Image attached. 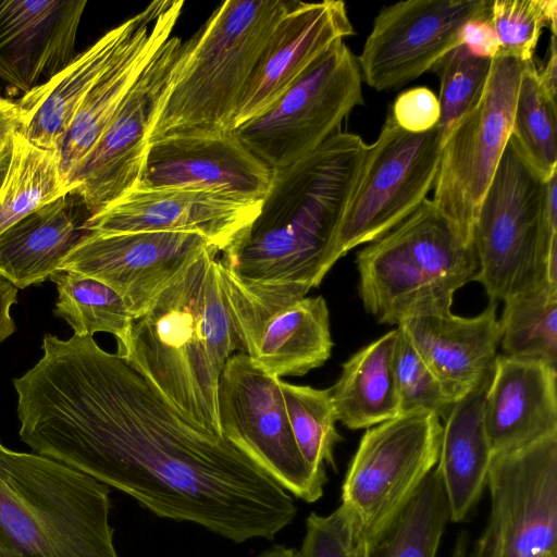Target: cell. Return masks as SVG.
I'll use <instances>...</instances> for the list:
<instances>
[{
    "label": "cell",
    "mask_w": 557,
    "mask_h": 557,
    "mask_svg": "<svg viewBox=\"0 0 557 557\" xmlns=\"http://www.w3.org/2000/svg\"><path fill=\"white\" fill-rule=\"evenodd\" d=\"M42 357L13 380L20 437L136 499L158 517L234 543L289 525L292 495L222 435L176 410L126 359L92 336L46 334Z\"/></svg>",
    "instance_id": "cell-1"
},
{
    "label": "cell",
    "mask_w": 557,
    "mask_h": 557,
    "mask_svg": "<svg viewBox=\"0 0 557 557\" xmlns=\"http://www.w3.org/2000/svg\"><path fill=\"white\" fill-rule=\"evenodd\" d=\"M337 132L297 162L272 170L253 221L222 252V275L253 296L306 297L335 264L334 246L368 151Z\"/></svg>",
    "instance_id": "cell-2"
},
{
    "label": "cell",
    "mask_w": 557,
    "mask_h": 557,
    "mask_svg": "<svg viewBox=\"0 0 557 557\" xmlns=\"http://www.w3.org/2000/svg\"><path fill=\"white\" fill-rule=\"evenodd\" d=\"M218 253L207 246L185 263L134 320L120 356L184 417L221 435L219 380L243 346Z\"/></svg>",
    "instance_id": "cell-3"
},
{
    "label": "cell",
    "mask_w": 557,
    "mask_h": 557,
    "mask_svg": "<svg viewBox=\"0 0 557 557\" xmlns=\"http://www.w3.org/2000/svg\"><path fill=\"white\" fill-rule=\"evenodd\" d=\"M109 487L0 441V557H119Z\"/></svg>",
    "instance_id": "cell-4"
},
{
    "label": "cell",
    "mask_w": 557,
    "mask_h": 557,
    "mask_svg": "<svg viewBox=\"0 0 557 557\" xmlns=\"http://www.w3.org/2000/svg\"><path fill=\"white\" fill-rule=\"evenodd\" d=\"M296 1L228 0L183 42L148 144L232 131L239 99L273 29Z\"/></svg>",
    "instance_id": "cell-5"
},
{
    "label": "cell",
    "mask_w": 557,
    "mask_h": 557,
    "mask_svg": "<svg viewBox=\"0 0 557 557\" xmlns=\"http://www.w3.org/2000/svg\"><path fill=\"white\" fill-rule=\"evenodd\" d=\"M359 296L380 323L399 325L450 312L457 289L473 280L478 259L446 218L425 199L356 258Z\"/></svg>",
    "instance_id": "cell-6"
},
{
    "label": "cell",
    "mask_w": 557,
    "mask_h": 557,
    "mask_svg": "<svg viewBox=\"0 0 557 557\" xmlns=\"http://www.w3.org/2000/svg\"><path fill=\"white\" fill-rule=\"evenodd\" d=\"M545 183L510 138L480 203L472 231L478 271L490 302L542 282L557 285V219L543 210Z\"/></svg>",
    "instance_id": "cell-7"
},
{
    "label": "cell",
    "mask_w": 557,
    "mask_h": 557,
    "mask_svg": "<svg viewBox=\"0 0 557 557\" xmlns=\"http://www.w3.org/2000/svg\"><path fill=\"white\" fill-rule=\"evenodd\" d=\"M361 83L357 57L337 40L276 101L233 131L268 168H286L337 133L363 104Z\"/></svg>",
    "instance_id": "cell-8"
},
{
    "label": "cell",
    "mask_w": 557,
    "mask_h": 557,
    "mask_svg": "<svg viewBox=\"0 0 557 557\" xmlns=\"http://www.w3.org/2000/svg\"><path fill=\"white\" fill-rule=\"evenodd\" d=\"M522 70L523 63L513 57H494L481 98L444 139L431 201L468 243L511 135Z\"/></svg>",
    "instance_id": "cell-9"
},
{
    "label": "cell",
    "mask_w": 557,
    "mask_h": 557,
    "mask_svg": "<svg viewBox=\"0 0 557 557\" xmlns=\"http://www.w3.org/2000/svg\"><path fill=\"white\" fill-rule=\"evenodd\" d=\"M444 136L437 127L413 134L391 112L369 145L354 193L339 225L333 259L371 243L413 213L433 189Z\"/></svg>",
    "instance_id": "cell-10"
},
{
    "label": "cell",
    "mask_w": 557,
    "mask_h": 557,
    "mask_svg": "<svg viewBox=\"0 0 557 557\" xmlns=\"http://www.w3.org/2000/svg\"><path fill=\"white\" fill-rule=\"evenodd\" d=\"M221 435L240 449L290 495L307 503L323 495L325 472L301 456L288 421L281 379L244 352L225 362L218 386Z\"/></svg>",
    "instance_id": "cell-11"
},
{
    "label": "cell",
    "mask_w": 557,
    "mask_h": 557,
    "mask_svg": "<svg viewBox=\"0 0 557 557\" xmlns=\"http://www.w3.org/2000/svg\"><path fill=\"white\" fill-rule=\"evenodd\" d=\"M491 510L469 557H557V434L493 456Z\"/></svg>",
    "instance_id": "cell-12"
},
{
    "label": "cell",
    "mask_w": 557,
    "mask_h": 557,
    "mask_svg": "<svg viewBox=\"0 0 557 557\" xmlns=\"http://www.w3.org/2000/svg\"><path fill=\"white\" fill-rule=\"evenodd\" d=\"M442 424L434 413L399 416L362 435L342 487V504L369 542L407 503L438 460Z\"/></svg>",
    "instance_id": "cell-13"
},
{
    "label": "cell",
    "mask_w": 557,
    "mask_h": 557,
    "mask_svg": "<svg viewBox=\"0 0 557 557\" xmlns=\"http://www.w3.org/2000/svg\"><path fill=\"white\" fill-rule=\"evenodd\" d=\"M490 4L487 0H408L382 8L357 57L362 81L383 91L418 78L461 45L465 25L488 14Z\"/></svg>",
    "instance_id": "cell-14"
},
{
    "label": "cell",
    "mask_w": 557,
    "mask_h": 557,
    "mask_svg": "<svg viewBox=\"0 0 557 557\" xmlns=\"http://www.w3.org/2000/svg\"><path fill=\"white\" fill-rule=\"evenodd\" d=\"M182 44L180 37L171 36L159 48L71 177L69 190H76L92 214L139 184L148 138L166 97Z\"/></svg>",
    "instance_id": "cell-15"
},
{
    "label": "cell",
    "mask_w": 557,
    "mask_h": 557,
    "mask_svg": "<svg viewBox=\"0 0 557 557\" xmlns=\"http://www.w3.org/2000/svg\"><path fill=\"white\" fill-rule=\"evenodd\" d=\"M223 281L243 351L268 374L301 376L331 357L330 314L322 296L272 300Z\"/></svg>",
    "instance_id": "cell-16"
},
{
    "label": "cell",
    "mask_w": 557,
    "mask_h": 557,
    "mask_svg": "<svg viewBox=\"0 0 557 557\" xmlns=\"http://www.w3.org/2000/svg\"><path fill=\"white\" fill-rule=\"evenodd\" d=\"M207 246L212 245L205 236L190 232L91 233L70 252L60 270L109 285L137 319L185 263Z\"/></svg>",
    "instance_id": "cell-17"
},
{
    "label": "cell",
    "mask_w": 557,
    "mask_h": 557,
    "mask_svg": "<svg viewBox=\"0 0 557 557\" xmlns=\"http://www.w3.org/2000/svg\"><path fill=\"white\" fill-rule=\"evenodd\" d=\"M261 202L188 187H135L94 213L88 230L198 233L223 252L253 221Z\"/></svg>",
    "instance_id": "cell-18"
},
{
    "label": "cell",
    "mask_w": 557,
    "mask_h": 557,
    "mask_svg": "<svg viewBox=\"0 0 557 557\" xmlns=\"http://www.w3.org/2000/svg\"><path fill=\"white\" fill-rule=\"evenodd\" d=\"M271 178L272 170L234 131L181 133L148 144L136 187H188L262 200Z\"/></svg>",
    "instance_id": "cell-19"
},
{
    "label": "cell",
    "mask_w": 557,
    "mask_h": 557,
    "mask_svg": "<svg viewBox=\"0 0 557 557\" xmlns=\"http://www.w3.org/2000/svg\"><path fill=\"white\" fill-rule=\"evenodd\" d=\"M86 0H0V97L17 100L77 55Z\"/></svg>",
    "instance_id": "cell-20"
},
{
    "label": "cell",
    "mask_w": 557,
    "mask_h": 557,
    "mask_svg": "<svg viewBox=\"0 0 557 557\" xmlns=\"http://www.w3.org/2000/svg\"><path fill=\"white\" fill-rule=\"evenodd\" d=\"M354 33L343 1H296L259 57L239 99L232 131L269 108L322 52Z\"/></svg>",
    "instance_id": "cell-21"
},
{
    "label": "cell",
    "mask_w": 557,
    "mask_h": 557,
    "mask_svg": "<svg viewBox=\"0 0 557 557\" xmlns=\"http://www.w3.org/2000/svg\"><path fill=\"white\" fill-rule=\"evenodd\" d=\"M170 1H153L139 14L110 29L48 82L15 100L18 133L35 146L59 151L84 98L127 44L137 27Z\"/></svg>",
    "instance_id": "cell-22"
},
{
    "label": "cell",
    "mask_w": 557,
    "mask_h": 557,
    "mask_svg": "<svg viewBox=\"0 0 557 557\" xmlns=\"http://www.w3.org/2000/svg\"><path fill=\"white\" fill-rule=\"evenodd\" d=\"M496 307L490 302L471 318L421 315L397 326L455 401L493 376L500 341Z\"/></svg>",
    "instance_id": "cell-23"
},
{
    "label": "cell",
    "mask_w": 557,
    "mask_h": 557,
    "mask_svg": "<svg viewBox=\"0 0 557 557\" xmlns=\"http://www.w3.org/2000/svg\"><path fill=\"white\" fill-rule=\"evenodd\" d=\"M556 379L548 364L497 356L483 405L493 456L557 434Z\"/></svg>",
    "instance_id": "cell-24"
},
{
    "label": "cell",
    "mask_w": 557,
    "mask_h": 557,
    "mask_svg": "<svg viewBox=\"0 0 557 557\" xmlns=\"http://www.w3.org/2000/svg\"><path fill=\"white\" fill-rule=\"evenodd\" d=\"M183 5V0L170 1L163 11L144 21L84 98L60 149L61 172L66 188L134 82L171 37Z\"/></svg>",
    "instance_id": "cell-25"
},
{
    "label": "cell",
    "mask_w": 557,
    "mask_h": 557,
    "mask_svg": "<svg viewBox=\"0 0 557 557\" xmlns=\"http://www.w3.org/2000/svg\"><path fill=\"white\" fill-rule=\"evenodd\" d=\"M91 215L71 189L8 227L0 234V277L17 289L49 278L91 234Z\"/></svg>",
    "instance_id": "cell-26"
},
{
    "label": "cell",
    "mask_w": 557,
    "mask_h": 557,
    "mask_svg": "<svg viewBox=\"0 0 557 557\" xmlns=\"http://www.w3.org/2000/svg\"><path fill=\"white\" fill-rule=\"evenodd\" d=\"M491 380L456 400L444 419L436 468L450 520L462 521L478 503L493 458L484 426V396Z\"/></svg>",
    "instance_id": "cell-27"
},
{
    "label": "cell",
    "mask_w": 557,
    "mask_h": 557,
    "mask_svg": "<svg viewBox=\"0 0 557 557\" xmlns=\"http://www.w3.org/2000/svg\"><path fill=\"white\" fill-rule=\"evenodd\" d=\"M392 330L351 356L330 387L337 421L350 430L369 429L399 417L394 377Z\"/></svg>",
    "instance_id": "cell-28"
},
{
    "label": "cell",
    "mask_w": 557,
    "mask_h": 557,
    "mask_svg": "<svg viewBox=\"0 0 557 557\" xmlns=\"http://www.w3.org/2000/svg\"><path fill=\"white\" fill-rule=\"evenodd\" d=\"M449 507L435 468L393 518L368 542L366 557H436Z\"/></svg>",
    "instance_id": "cell-29"
},
{
    "label": "cell",
    "mask_w": 557,
    "mask_h": 557,
    "mask_svg": "<svg viewBox=\"0 0 557 557\" xmlns=\"http://www.w3.org/2000/svg\"><path fill=\"white\" fill-rule=\"evenodd\" d=\"M66 191L60 152L41 149L15 132L0 186V234Z\"/></svg>",
    "instance_id": "cell-30"
},
{
    "label": "cell",
    "mask_w": 557,
    "mask_h": 557,
    "mask_svg": "<svg viewBox=\"0 0 557 557\" xmlns=\"http://www.w3.org/2000/svg\"><path fill=\"white\" fill-rule=\"evenodd\" d=\"M49 278L58 290L54 315L65 320L77 336L112 334L121 355L135 320L123 298L103 282L77 272L60 270Z\"/></svg>",
    "instance_id": "cell-31"
},
{
    "label": "cell",
    "mask_w": 557,
    "mask_h": 557,
    "mask_svg": "<svg viewBox=\"0 0 557 557\" xmlns=\"http://www.w3.org/2000/svg\"><path fill=\"white\" fill-rule=\"evenodd\" d=\"M504 304L498 325L505 356L557 369V285L542 282Z\"/></svg>",
    "instance_id": "cell-32"
},
{
    "label": "cell",
    "mask_w": 557,
    "mask_h": 557,
    "mask_svg": "<svg viewBox=\"0 0 557 557\" xmlns=\"http://www.w3.org/2000/svg\"><path fill=\"white\" fill-rule=\"evenodd\" d=\"M510 140L545 183L557 173V107L532 61L523 63Z\"/></svg>",
    "instance_id": "cell-33"
},
{
    "label": "cell",
    "mask_w": 557,
    "mask_h": 557,
    "mask_svg": "<svg viewBox=\"0 0 557 557\" xmlns=\"http://www.w3.org/2000/svg\"><path fill=\"white\" fill-rule=\"evenodd\" d=\"M281 389L295 442L306 462L318 472H325V465L335 469L334 448L342 436L335 428L330 388L281 380Z\"/></svg>",
    "instance_id": "cell-34"
},
{
    "label": "cell",
    "mask_w": 557,
    "mask_h": 557,
    "mask_svg": "<svg viewBox=\"0 0 557 557\" xmlns=\"http://www.w3.org/2000/svg\"><path fill=\"white\" fill-rule=\"evenodd\" d=\"M492 59L472 54L458 46L432 69L440 76L441 108L437 128L444 139L455 123L481 98L491 71Z\"/></svg>",
    "instance_id": "cell-35"
},
{
    "label": "cell",
    "mask_w": 557,
    "mask_h": 557,
    "mask_svg": "<svg viewBox=\"0 0 557 557\" xmlns=\"http://www.w3.org/2000/svg\"><path fill=\"white\" fill-rule=\"evenodd\" d=\"M490 15L499 44L498 54L513 57L522 63L533 60L545 26L557 33L555 0H494Z\"/></svg>",
    "instance_id": "cell-36"
},
{
    "label": "cell",
    "mask_w": 557,
    "mask_h": 557,
    "mask_svg": "<svg viewBox=\"0 0 557 557\" xmlns=\"http://www.w3.org/2000/svg\"><path fill=\"white\" fill-rule=\"evenodd\" d=\"M394 348V377L399 416L426 411L445 419L455 400L399 327Z\"/></svg>",
    "instance_id": "cell-37"
},
{
    "label": "cell",
    "mask_w": 557,
    "mask_h": 557,
    "mask_svg": "<svg viewBox=\"0 0 557 557\" xmlns=\"http://www.w3.org/2000/svg\"><path fill=\"white\" fill-rule=\"evenodd\" d=\"M368 542L356 515L344 504L327 516L311 512L298 557H366Z\"/></svg>",
    "instance_id": "cell-38"
},
{
    "label": "cell",
    "mask_w": 557,
    "mask_h": 557,
    "mask_svg": "<svg viewBox=\"0 0 557 557\" xmlns=\"http://www.w3.org/2000/svg\"><path fill=\"white\" fill-rule=\"evenodd\" d=\"M391 114L404 131L413 134L425 133L438 124V98L426 87L407 89L396 98Z\"/></svg>",
    "instance_id": "cell-39"
},
{
    "label": "cell",
    "mask_w": 557,
    "mask_h": 557,
    "mask_svg": "<svg viewBox=\"0 0 557 557\" xmlns=\"http://www.w3.org/2000/svg\"><path fill=\"white\" fill-rule=\"evenodd\" d=\"M461 45L476 57L493 59L498 55L499 44L491 23L490 13L475 17L465 25Z\"/></svg>",
    "instance_id": "cell-40"
},
{
    "label": "cell",
    "mask_w": 557,
    "mask_h": 557,
    "mask_svg": "<svg viewBox=\"0 0 557 557\" xmlns=\"http://www.w3.org/2000/svg\"><path fill=\"white\" fill-rule=\"evenodd\" d=\"M16 302L17 288L3 277H0V344L16 330L14 320L11 317V307Z\"/></svg>",
    "instance_id": "cell-41"
},
{
    "label": "cell",
    "mask_w": 557,
    "mask_h": 557,
    "mask_svg": "<svg viewBox=\"0 0 557 557\" xmlns=\"http://www.w3.org/2000/svg\"><path fill=\"white\" fill-rule=\"evenodd\" d=\"M20 127V110L14 100L0 97V152L12 145Z\"/></svg>",
    "instance_id": "cell-42"
},
{
    "label": "cell",
    "mask_w": 557,
    "mask_h": 557,
    "mask_svg": "<svg viewBox=\"0 0 557 557\" xmlns=\"http://www.w3.org/2000/svg\"><path fill=\"white\" fill-rule=\"evenodd\" d=\"M556 34L550 33L548 54L545 64L539 71L542 85L549 95L556 98L557 94V41Z\"/></svg>",
    "instance_id": "cell-43"
},
{
    "label": "cell",
    "mask_w": 557,
    "mask_h": 557,
    "mask_svg": "<svg viewBox=\"0 0 557 557\" xmlns=\"http://www.w3.org/2000/svg\"><path fill=\"white\" fill-rule=\"evenodd\" d=\"M258 557H298L296 548L284 545H274L262 552Z\"/></svg>",
    "instance_id": "cell-44"
},
{
    "label": "cell",
    "mask_w": 557,
    "mask_h": 557,
    "mask_svg": "<svg viewBox=\"0 0 557 557\" xmlns=\"http://www.w3.org/2000/svg\"><path fill=\"white\" fill-rule=\"evenodd\" d=\"M469 554L468 535L465 532H460L456 537L450 557H469Z\"/></svg>",
    "instance_id": "cell-45"
},
{
    "label": "cell",
    "mask_w": 557,
    "mask_h": 557,
    "mask_svg": "<svg viewBox=\"0 0 557 557\" xmlns=\"http://www.w3.org/2000/svg\"><path fill=\"white\" fill-rule=\"evenodd\" d=\"M12 145L0 152V186L5 176L10 158H11Z\"/></svg>",
    "instance_id": "cell-46"
}]
</instances>
